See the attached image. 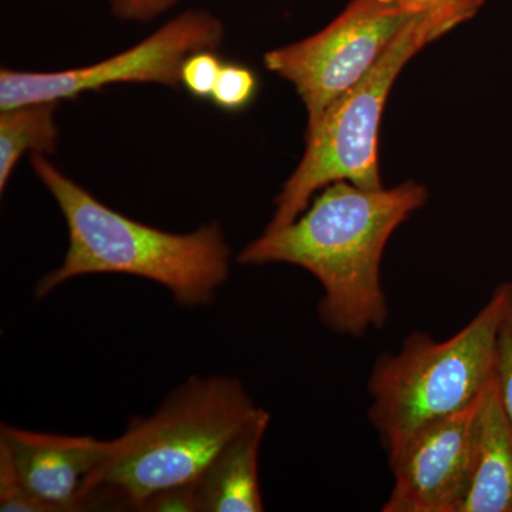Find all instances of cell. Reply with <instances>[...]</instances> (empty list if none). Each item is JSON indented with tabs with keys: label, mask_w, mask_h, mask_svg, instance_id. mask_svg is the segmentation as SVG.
<instances>
[{
	"label": "cell",
	"mask_w": 512,
	"mask_h": 512,
	"mask_svg": "<svg viewBox=\"0 0 512 512\" xmlns=\"http://www.w3.org/2000/svg\"><path fill=\"white\" fill-rule=\"evenodd\" d=\"M429 200L416 181L360 188L336 181L285 227L264 231L238 254L242 265L286 264L318 279V315L333 333L362 338L382 329L389 303L382 285L384 249L403 222Z\"/></svg>",
	"instance_id": "1"
},
{
	"label": "cell",
	"mask_w": 512,
	"mask_h": 512,
	"mask_svg": "<svg viewBox=\"0 0 512 512\" xmlns=\"http://www.w3.org/2000/svg\"><path fill=\"white\" fill-rule=\"evenodd\" d=\"M30 163L69 231L63 262L39 279L37 299L80 276L123 274L164 286L185 308L214 302L231 265V249L218 222L187 234L150 227L97 200L46 154H30Z\"/></svg>",
	"instance_id": "2"
},
{
	"label": "cell",
	"mask_w": 512,
	"mask_h": 512,
	"mask_svg": "<svg viewBox=\"0 0 512 512\" xmlns=\"http://www.w3.org/2000/svg\"><path fill=\"white\" fill-rule=\"evenodd\" d=\"M261 409L234 377L192 376L153 416L134 417L126 433L111 440L86 510L143 511L158 494L194 485Z\"/></svg>",
	"instance_id": "3"
},
{
	"label": "cell",
	"mask_w": 512,
	"mask_h": 512,
	"mask_svg": "<svg viewBox=\"0 0 512 512\" xmlns=\"http://www.w3.org/2000/svg\"><path fill=\"white\" fill-rule=\"evenodd\" d=\"M511 305L512 282H503L451 338L413 332L396 353L377 357L367 380V419L389 460L421 427L480 399L494 379L498 335Z\"/></svg>",
	"instance_id": "4"
},
{
	"label": "cell",
	"mask_w": 512,
	"mask_h": 512,
	"mask_svg": "<svg viewBox=\"0 0 512 512\" xmlns=\"http://www.w3.org/2000/svg\"><path fill=\"white\" fill-rule=\"evenodd\" d=\"M440 39L421 19H409L382 59L306 128L305 153L275 198L265 231L295 221L316 192L336 181L360 188L383 187L377 140L384 106L403 67L424 46Z\"/></svg>",
	"instance_id": "5"
},
{
	"label": "cell",
	"mask_w": 512,
	"mask_h": 512,
	"mask_svg": "<svg viewBox=\"0 0 512 512\" xmlns=\"http://www.w3.org/2000/svg\"><path fill=\"white\" fill-rule=\"evenodd\" d=\"M225 39L224 25L208 10L175 16L127 50L76 69L59 72L0 70V110L36 101L76 99L113 84L181 86L185 60L198 52H215Z\"/></svg>",
	"instance_id": "6"
},
{
	"label": "cell",
	"mask_w": 512,
	"mask_h": 512,
	"mask_svg": "<svg viewBox=\"0 0 512 512\" xmlns=\"http://www.w3.org/2000/svg\"><path fill=\"white\" fill-rule=\"evenodd\" d=\"M409 19L389 0H350L320 32L266 52L264 64L295 87L312 123L376 66Z\"/></svg>",
	"instance_id": "7"
},
{
	"label": "cell",
	"mask_w": 512,
	"mask_h": 512,
	"mask_svg": "<svg viewBox=\"0 0 512 512\" xmlns=\"http://www.w3.org/2000/svg\"><path fill=\"white\" fill-rule=\"evenodd\" d=\"M478 400L421 427L389 460L393 488L383 512H461L473 478Z\"/></svg>",
	"instance_id": "8"
},
{
	"label": "cell",
	"mask_w": 512,
	"mask_h": 512,
	"mask_svg": "<svg viewBox=\"0 0 512 512\" xmlns=\"http://www.w3.org/2000/svg\"><path fill=\"white\" fill-rule=\"evenodd\" d=\"M111 440L0 429V454L20 483L49 512L86 510L94 477L109 456Z\"/></svg>",
	"instance_id": "9"
},
{
	"label": "cell",
	"mask_w": 512,
	"mask_h": 512,
	"mask_svg": "<svg viewBox=\"0 0 512 512\" xmlns=\"http://www.w3.org/2000/svg\"><path fill=\"white\" fill-rule=\"evenodd\" d=\"M271 423L261 409L212 461L194 484L197 512L264 511L259 485V451Z\"/></svg>",
	"instance_id": "10"
},
{
	"label": "cell",
	"mask_w": 512,
	"mask_h": 512,
	"mask_svg": "<svg viewBox=\"0 0 512 512\" xmlns=\"http://www.w3.org/2000/svg\"><path fill=\"white\" fill-rule=\"evenodd\" d=\"M461 512H512V423L495 375L478 400L473 478Z\"/></svg>",
	"instance_id": "11"
},
{
	"label": "cell",
	"mask_w": 512,
	"mask_h": 512,
	"mask_svg": "<svg viewBox=\"0 0 512 512\" xmlns=\"http://www.w3.org/2000/svg\"><path fill=\"white\" fill-rule=\"evenodd\" d=\"M57 101H36L0 113V191L26 153L52 154L59 141Z\"/></svg>",
	"instance_id": "12"
},
{
	"label": "cell",
	"mask_w": 512,
	"mask_h": 512,
	"mask_svg": "<svg viewBox=\"0 0 512 512\" xmlns=\"http://www.w3.org/2000/svg\"><path fill=\"white\" fill-rule=\"evenodd\" d=\"M404 16L421 19L436 35H446L480 12L487 0H389Z\"/></svg>",
	"instance_id": "13"
},
{
	"label": "cell",
	"mask_w": 512,
	"mask_h": 512,
	"mask_svg": "<svg viewBox=\"0 0 512 512\" xmlns=\"http://www.w3.org/2000/svg\"><path fill=\"white\" fill-rule=\"evenodd\" d=\"M258 93V79L247 66L224 63L211 100L222 110H244Z\"/></svg>",
	"instance_id": "14"
},
{
	"label": "cell",
	"mask_w": 512,
	"mask_h": 512,
	"mask_svg": "<svg viewBox=\"0 0 512 512\" xmlns=\"http://www.w3.org/2000/svg\"><path fill=\"white\" fill-rule=\"evenodd\" d=\"M222 66L220 57L211 50L194 53L183 64L181 86L198 99H211Z\"/></svg>",
	"instance_id": "15"
},
{
	"label": "cell",
	"mask_w": 512,
	"mask_h": 512,
	"mask_svg": "<svg viewBox=\"0 0 512 512\" xmlns=\"http://www.w3.org/2000/svg\"><path fill=\"white\" fill-rule=\"evenodd\" d=\"M0 511L49 512L45 505L23 487L8 458L3 454H0Z\"/></svg>",
	"instance_id": "16"
},
{
	"label": "cell",
	"mask_w": 512,
	"mask_h": 512,
	"mask_svg": "<svg viewBox=\"0 0 512 512\" xmlns=\"http://www.w3.org/2000/svg\"><path fill=\"white\" fill-rule=\"evenodd\" d=\"M495 383L505 413L512 423V305L501 323L498 335Z\"/></svg>",
	"instance_id": "17"
},
{
	"label": "cell",
	"mask_w": 512,
	"mask_h": 512,
	"mask_svg": "<svg viewBox=\"0 0 512 512\" xmlns=\"http://www.w3.org/2000/svg\"><path fill=\"white\" fill-rule=\"evenodd\" d=\"M117 18L128 22H148L174 8L180 0H109Z\"/></svg>",
	"instance_id": "18"
}]
</instances>
